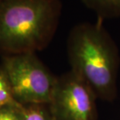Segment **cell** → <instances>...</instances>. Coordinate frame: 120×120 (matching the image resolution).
Instances as JSON below:
<instances>
[{"instance_id":"obj_1","label":"cell","mask_w":120,"mask_h":120,"mask_svg":"<svg viewBox=\"0 0 120 120\" xmlns=\"http://www.w3.org/2000/svg\"><path fill=\"white\" fill-rule=\"evenodd\" d=\"M67 50L71 71L96 95L107 101L117 95V77L120 64L116 42L105 29L103 20L81 22L69 33Z\"/></svg>"},{"instance_id":"obj_6","label":"cell","mask_w":120,"mask_h":120,"mask_svg":"<svg viewBox=\"0 0 120 120\" xmlns=\"http://www.w3.org/2000/svg\"><path fill=\"white\" fill-rule=\"evenodd\" d=\"M23 120H53L48 104L22 105Z\"/></svg>"},{"instance_id":"obj_8","label":"cell","mask_w":120,"mask_h":120,"mask_svg":"<svg viewBox=\"0 0 120 120\" xmlns=\"http://www.w3.org/2000/svg\"><path fill=\"white\" fill-rule=\"evenodd\" d=\"M0 120H23L22 105H14L0 109Z\"/></svg>"},{"instance_id":"obj_7","label":"cell","mask_w":120,"mask_h":120,"mask_svg":"<svg viewBox=\"0 0 120 120\" xmlns=\"http://www.w3.org/2000/svg\"><path fill=\"white\" fill-rule=\"evenodd\" d=\"M20 105L16 102L12 94L9 81L4 68L0 66V109L4 107Z\"/></svg>"},{"instance_id":"obj_4","label":"cell","mask_w":120,"mask_h":120,"mask_svg":"<svg viewBox=\"0 0 120 120\" xmlns=\"http://www.w3.org/2000/svg\"><path fill=\"white\" fill-rule=\"evenodd\" d=\"M97 97L72 71L57 78L50 103L53 120H97Z\"/></svg>"},{"instance_id":"obj_2","label":"cell","mask_w":120,"mask_h":120,"mask_svg":"<svg viewBox=\"0 0 120 120\" xmlns=\"http://www.w3.org/2000/svg\"><path fill=\"white\" fill-rule=\"evenodd\" d=\"M60 0H0V54L35 53L53 40Z\"/></svg>"},{"instance_id":"obj_3","label":"cell","mask_w":120,"mask_h":120,"mask_svg":"<svg viewBox=\"0 0 120 120\" xmlns=\"http://www.w3.org/2000/svg\"><path fill=\"white\" fill-rule=\"evenodd\" d=\"M1 65L17 103L22 105L50 103L57 78L35 53L3 56Z\"/></svg>"},{"instance_id":"obj_5","label":"cell","mask_w":120,"mask_h":120,"mask_svg":"<svg viewBox=\"0 0 120 120\" xmlns=\"http://www.w3.org/2000/svg\"><path fill=\"white\" fill-rule=\"evenodd\" d=\"M88 9L92 10L98 19L120 17V0H81Z\"/></svg>"}]
</instances>
